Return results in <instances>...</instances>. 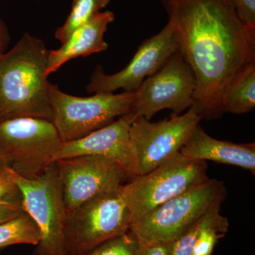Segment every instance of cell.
<instances>
[{
    "label": "cell",
    "instance_id": "6da1fadb",
    "mask_svg": "<svg viewBox=\"0 0 255 255\" xmlns=\"http://www.w3.org/2000/svg\"><path fill=\"white\" fill-rule=\"evenodd\" d=\"M161 4L195 75L191 107L201 119H221L228 84L255 62V31L242 22L231 0H161Z\"/></svg>",
    "mask_w": 255,
    "mask_h": 255
},
{
    "label": "cell",
    "instance_id": "7a4b0ae2",
    "mask_svg": "<svg viewBox=\"0 0 255 255\" xmlns=\"http://www.w3.org/2000/svg\"><path fill=\"white\" fill-rule=\"evenodd\" d=\"M48 53L43 40L25 33L0 57V119L34 117L51 121Z\"/></svg>",
    "mask_w": 255,
    "mask_h": 255
},
{
    "label": "cell",
    "instance_id": "3957f363",
    "mask_svg": "<svg viewBox=\"0 0 255 255\" xmlns=\"http://www.w3.org/2000/svg\"><path fill=\"white\" fill-rule=\"evenodd\" d=\"M62 144L56 128L48 119H0V165L7 166L19 177H39L55 162Z\"/></svg>",
    "mask_w": 255,
    "mask_h": 255
},
{
    "label": "cell",
    "instance_id": "277c9868",
    "mask_svg": "<svg viewBox=\"0 0 255 255\" xmlns=\"http://www.w3.org/2000/svg\"><path fill=\"white\" fill-rule=\"evenodd\" d=\"M207 169L206 161L187 158L178 152L148 173L130 179L122 186V190L131 214V223L209 180Z\"/></svg>",
    "mask_w": 255,
    "mask_h": 255
},
{
    "label": "cell",
    "instance_id": "5b68a950",
    "mask_svg": "<svg viewBox=\"0 0 255 255\" xmlns=\"http://www.w3.org/2000/svg\"><path fill=\"white\" fill-rule=\"evenodd\" d=\"M48 93L51 122L63 142L86 136L131 112L135 98V92L77 97L62 92L58 85L52 84Z\"/></svg>",
    "mask_w": 255,
    "mask_h": 255
},
{
    "label": "cell",
    "instance_id": "8992f818",
    "mask_svg": "<svg viewBox=\"0 0 255 255\" xmlns=\"http://www.w3.org/2000/svg\"><path fill=\"white\" fill-rule=\"evenodd\" d=\"M225 196L223 183L209 179L132 223L129 231L140 243H172L209 210L221 206Z\"/></svg>",
    "mask_w": 255,
    "mask_h": 255
},
{
    "label": "cell",
    "instance_id": "52a82bcc",
    "mask_svg": "<svg viewBox=\"0 0 255 255\" xmlns=\"http://www.w3.org/2000/svg\"><path fill=\"white\" fill-rule=\"evenodd\" d=\"M122 186L67 213L64 231L67 254L86 251L129 231L131 214Z\"/></svg>",
    "mask_w": 255,
    "mask_h": 255
},
{
    "label": "cell",
    "instance_id": "ba28073f",
    "mask_svg": "<svg viewBox=\"0 0 255 255\" xmlns=\"http://www.w3.org/2000/svg\"><path fill=\"white\" fill-rule=\"evenodd\" d=\"M25 211L36 222L41 240L33 255H66L67 211L63 188L54 162L39 177L26 179L16 174Z\"/></svg>",
    "mask_w": 255,
    "mask_h": 255
},
{
    "label": "cell",
    "instance_id": "9c48e42d",
    "mask_svg": "<svg viewBox=\"0 0 255 255\" xmlns=\"http://www.w3.org/2000/svg\"><path fill=\"white\" fill-rule=\"evenodd\" d=\"M196 90L195 75L179 50L135 92L132 112L149 121L161 110L180 115L192 106Z\"/></svg>",
    "mask_w": 255,
    "mask_h": 255
},
{
    "label": "cell",
    "instance_id": "30bf717a",
    "mask_svg": "<svg viewBox=\"0 0 255 255\" xmlns=\"http://www.w3.org/2000/svg\"><path fill=\"white\" fill-rule=\"evenodd\" d=\"M201 117L190 107L157 123L137 117L130 128V140L136 160L137 176L153 170L179 152Z\"/></svg>",
    "mask_w": 255,
    "mask_h": 255
},
{
    "label": "cell",
    "instance_id": "8fae6325",
    "mask_svg": "<svg viewBox=\"0 0 255 255\" xmlns=\"http://www.w3.org/2000/svg\"><path fill=\"white\" fill-rule=\"evenodd\" d=\"M59 174L67 213L130 179L125 169L105 157L81 155L54 162Z\"/></svg>",
    "mask_w": 255,
    "mask_h": 255
},
{
    "label": "cell",
    "instance_id": "7c38bea8",
    "mask_svg": "<svg viewBox=\"0 0 255 255\" xmlns=\"http://www.w3.org/2000/svg\"><path fill=\"white\" fill-rule=\"evenodd\" d=\"M179 50L173 24L168 21L160 31L146 39L137 48L133 58L119 73L107 75L98 65L86 87L88 93H114L135 92L142 82L157 72L165 62Z\"/></svg>",
    "mask_w": 255,
    "mask_h": 255
},
{
    "label": "cell",
    "instance_id": "4fadbf2b",
    "mask_svg": "<svg viewBox=\"0 0 255 255\" xmlns=\"http://www.w3.org/2000/svg\"><path fill=\"white\" fill-rule=\"evenodd\" d=\"M137 117L131 111L86 136L63 142L55 162L75 156H101L122 166L130 179L137 177L136 160L130 140V126Z\"/></svg>",
    "mask_w": 255,
    "mask_h": 255
},
{
    "label": "cell",
    "instance_id": "5bb4252c",
    "mask_svg": "<svg viewBox=\"0 0 255 255\" xmlns=\"http://www.w3.org/2000/svg\"><path fill=\"white\" fill-rule=\"evenodd\" d=\"M179 152L187 158L238 166L255 174V142L235 143L218 140L206 133L200 124L191 130Z\"/></svg>",
    "mask_w": 255,
    "mask_h": 255
},
{
    "label": "cell",
    "instance_id": "9a60e30c",
    "mask_svg": "<svg viewBox=\"0 0 255 255\" xmlns=\"http://www.w3.org/2000/svg\"><path fill=\"white\" fill-rule=\"evenodd\" d=\"M114 18L115 16L112 11H101L75 30L60 48L49 50L47 75L57 71L69 60L107 50L109 46L105 41V34Z\"/></svg>",
    "mask_w": 255,
    "mask_h": 255
},
{
    "label": "cell",
    "instance_id": "2e32d148",
    "mask_svg": "<svg viewBox=\"0 0 255 255\" xmlns=\"http://www.w3.org/2000/svg\"><path fill=\"white\" fill-rule=\"evenodd\" d=\"M225 113L248 114L255 108V62L245 65L231 80L223 95Z\"/></svg>",
    "mask_w": 255,
    "mask_h": 255
},
{
    "label": "cell",
    "instance_id": "e0dca14e",
    "mask_svg": "<svg viewBox=\"0 0 255 255\" xmlns=\"http://www.w3.org/2000/svg\"><path fill=\"white\" fill-rule=\"evenodd\" d=\"M41 240V232L36 222L26 212L0 223V251L14 245L36 246Z\"/></svg>",
    "mask_w": 255,
    "mask_h": 255
},
{
    "label": "cell",
    "instance_id": "ac0fdd59",
    "mask_svg": "<svg viewBox=\"0 0 255 255\" xmlns=\"http://www.w3.org/2000/svg\"><path fill=\"white\" fill-rule=\"evenodd\" d=\"M220 209L221 206H215L191 223L172 242V255H191L196 240L206 228L219 227L228 229L229 223L227 218L221 214Z\"/></svg>",
    "mask_w": 255,
    "mask_h": 255
},
{
    "label": "cell",
    "instance_id": "d6986e66",
    "mask_svg": "<svg viewBox=\"0 0 255 255\" xmlns=\"http://www.w3.org/2000/svg\"><path fill=\"white\" fill-rule=\"evenodd\" d=\"M111 0H73L71 11L63 26L57 28L55 37L63 43L75 30L90 21L107 7Z\"/></svg>",
    "mask_w": 255,
    "mask_h": 255
},
{
    "label": "cell",
    "instance_id": "ffe728a7",
    "mask_svg": "<svg viewBox=\"0 0 255 255\" xmlns=\"http://www.w3.org/2000/svg\"><path fill=\"white\" fill-rule=\"evenodd\" d=\"M140 241L130 231L111 238L86 251L66 255H136Z\"/></svg>",
    "mask_w": 255,
    "mask_h": 255
},
{
    "label": "cell",
    "instance_id": "44dd1931",
    "mask_svg": "<svg viewBox=\"0 0 255 255\" xmlns=\"http://www.w3.org/2000/svg\"><path fill=\"white\" fill-rule=\"evenodd\" d=\"M16 174L7 166L0 165V205L22 201Z\"/></svg>",
    "mask_w": 255,
    "mask_h": 255
},
{
    "label": "cell",
    "instance_id": "7402d4cb",
    "mask_svg": "<svg viewBox=\"0 0 255 255\" xmlns=\"http://www.w3.org/2000/svg\"><path fill=\"white\" fill-rule=\"evenodd\" d=\"M227 228L211 227L204 230L196 240L191 255H213L215 246L228 232Z\"/></svg>",
    "mask_w": 255,
    "mask_h": 255
},
{
    "label": "cell",
    "instance_id": "603a6c76",
    "mask_svg": "<svg viewBox=\"0 0 255 255\" xmlns=\"http://www.w3.org/2000/svg\"><path fill=\"white\" fill-rule=\"evenodd\" d=\"M231 1L242 22L255 31V0H231Z\"/></svg>",
    "mask_w": 255,
    "mask_h": 255
},
{
    "label": "cell",
    "instance_id": "cb8c5ba5",
    "mask_svg": "<svg viewBox=\"0 0 255 255\" xmlns=\"http://www.w3.org/2000/svg\"><path fill=\"white\" fill-rule=\"evenodd\" d=\"M172 243H140L136 255H172Z\"/></svg>",
    "mask_w": 255,
    "mask_h": 255
},
{
    "label": "cell",
    "instance_id": "d4e9b609",
    "mask_svg": "<svg viewBox=\"0 0 255 255\" xmlns=\"http://www.w3.org/2000/svg\"><path fill=\"white\" fill-rule=\"evenodd\" d=\"M23 212L26 211L23 208L22 201L1 204L0 205V223L12 219Z\"/></svg>",
    "mask_w": 255,
    "mask_h": 255
},
{
    "label": "cell",
    "instance_id": "484cf974",
    "mask_svg": "<svg viewBox=\"0 0 255 255\" xmlns=\"http://www.w3.org/2000/svg\"><path fill=\"white\" fill-rule=\"evenodd\" d=\"M11 37L6 23L0 18V57L4 55L9 46Z\"/></svg>",
    "mask_w": 255,
    "mask_h": 255
},
{
    "label": "cell",
    "instance_id": "4316f807",
    "mask_svg": "<svg viewBox=\"0 0 255 255\" xmlns=\"http://www.w3.org/2000/svg\"><path fill=\"white\" fill-rule=\"evenodd\" d=\"M0 252H1V251H0Z\"/></svg>",
    "mask_w": 255,
    "mask_h": 255
}]
</instances>
